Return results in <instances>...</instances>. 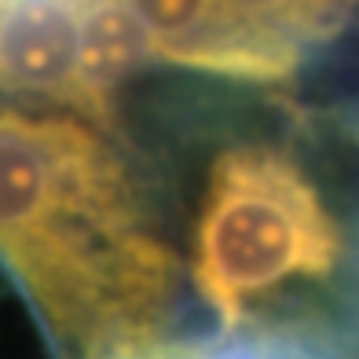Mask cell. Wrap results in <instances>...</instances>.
<instances>
[{"mask_svg":"<svg viewBox=\"0 0 359 359\" xmlns=\"http://www.w3.org/2000/svg\"><path fill=\"white\" fill-rule=\"evenodd\" d=\"M227 4L250 22L268 26L297 44L312 37H334L355 0H227Z\"/></svg>","mask_w":359,"mask_h":359,"instance_id":"8992f818","label":"cell"},{"mask_svg":"<svg viewBox=\"0 0 359 359\" xmlns=\"http://www.w3.org/2000/svg\"><path fill=\"white\" fill-rule=\"evenodd\" d=\"M151 37L158 62L235 81H286L301 48L268 26L250 22L227 0H125Z\"/></svg>","mask_w":359,"mask_h":359,"instance_id":"3957f363","label":"cell"},{"mask_svg":"<svg viewBox=\"0 0 359 359\" xmlns=\"http://www.w3.org/2000/svg\"><path fill=\"white\" fill-rule=\"evenodd\" d=\"M0 264L62 359L176 348V257L147 231L121 154L70 114L0 103Z\"/></svg>","mask_w":359,"mask_h":359,"instance_id":"6da1fadb","label":"cell"},{"mask_svg":"<svg viewBox=\"0 0 359 359\" xmlns=\"http://www.w3.org/2000/svg\"><path fill=\"white\" fill-rule=\"evenodd\" d=\"M154 62L151 37L125 0H85L81 26V114L100 128L114 125V95L136 70Z\"/></svg>","mask_w":359,"mask_h":359,"instance_id":"277c9868","label":"cell"},{"mask_svg":"<svg viewBox=\"0 0 359 359\" xmlns=\"http://www.w3.org/2000/svg\"><path fill=\"white\" fill-rule=\"evenodd\" d=\"M158 359H345L330 337L316 330H297V326H283V330H260V334H235L220 337L213 345L202 341H184Z\"/></svg>","mask_w":359,"mask_h":359,"instance_id":"5b68a950","label":"cell"},{"mask_svg":"<svg viewBox=\"0 0 359 359\" xmlns=\"http://www.w3.org/2000/svg\"><path fill=\"white\" fill-rule=\"evenodd\" d=\"M345 253L337 217L308 172L268 143H238L213 161L194 224L191 279L220 334L235 337L253 304L290 283L330 279Z\"/></svg>","mask_w":359,"mask_h":359,"instance_id":"7a4b0ae2","label":"cell"}]
</instances>
